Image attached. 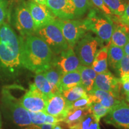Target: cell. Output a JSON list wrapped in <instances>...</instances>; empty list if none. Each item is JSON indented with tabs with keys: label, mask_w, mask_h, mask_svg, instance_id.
Here are the masks:
<instances>
[{
	"label": "cell",
	"mask_w": 129,
	"mask_h": 129,
	"mask_svg": "<svg viewBox=\"0 0 129 129\" xmlns=\"http://www.w3.org/2000/svg\"><path fill=\"white\" fill-rule=\"evenodd\" d=\"M22 46L23 37L4 22L0 26V71L6 77L14 78L23 68Z\"/></svg>",
	"instance_id": "cell-1"
},
{
	"label": "cell",
	"mask_w": 129,
	"mask_h": 129,
	"mask_svg": "<svg viewBox=\"0 0 129 129\" xmlns=\"http://www.w3.org/2000/svg\"><path fill=\"white\" fill-rule=\"evenodd\" d=\"M55 54L44 40L35 35L23 38L22 64L24 68L38 73L53 64Z\"/></svg>",
	"instance_id": "cell-2"
},
{
	"label": "cell",
	"mask_w": 129,
	"mask_h": 129,
	"mask_svg": "<svg viewBox=\"0 0 129 129\" xmlns=\"http://www.w3.org/2000/svg\"><path fill=\"white\" fill-rule=\"evenodd\" d=\"M83 22L87 30L93 32L102 42H110L114 26L110 16L93 9Z\"/></svg>",
	"instance_id": "cell-3"
},
{
	"label": "cell",
	"mask_w": 129,
	"mask_h": 129,
	"mask_svg": "<svg viewBox=\"0 0 129 129\" xmlns=\"http://www.w3.org/2000/svg\"><path fill=\"white\" fill-rule=\"evenodd\" d=\"M2 107L6 115L17 126L26 127L32 124L29 113L10 91L3 88L1 92Z\"/></svg>",
	"instance_id": "cell-4"
},
{
	"label": "cell",
	"mask_w": 129,
	"mask_h": 129,
	"mask_svg": "<svg viewBox=\"0 0 129 129\" xmlns=\"http://www.w3.org/2000/svg\"><path fill=\"white\" fill-rule=\"evenodd\" d=\"M34 35L44 40L55 55L70 47L55 20L37 29Z\"/></svg>",
	"instance_id": "cell-5"
},
{
	"label": "cell",
	"mask_w": 129,
	"mask_h": 129,
	"mask_svg": "<svg viewBox=\"0 0 129 129\" xmlns=\"http://www.w3.org/2000/svg\"><path fill=\"white\" fill-rule=\"evenodd\" d=\"M75 53L80 64L91 67L95 56L102 47V41L91 34H85L75 45Z\"/></svg>",
	"instance_id": "cell-6"
},
{
	"label": "cell",
	"mask_w": 129,
	"mask_h": 129,
	"mask_svg": "<svg viewBox=\"0 0 129 129\" xmlns=\"http://www.w3.org/2000/svg\"><path fill=\"white\" fill-rule=\"evenodd\" d=\"M55 22L60 29L69 46L71 48L75 46L87 31L83 21L72 19H56Z\"/></svg>",
	"instance_id": "cell-7"
},
{
	"label": "cell",
	"mask_w": 129,
	"mask_h": 129,
	"mask_svg": "<svg viewBox=\"0 0 129 129\" xmlns=\"http://www.w3.org/2000/svg\"><path fill=\"white\" fill-rule=\"evenodd\" d=\"M14 25L23 38L34 35L36 28L26 3H20L16 8L14 14Z\"/></svg>",
	"instance_id": "cell-8"
},
{
	"label": "cell",
	"mask_w": 129,
	"mask_h": 129,
	"mask_svg": "<svg viewBox=\"0 0 129 129\" xmlns=\"http://www.w3.org/2000/svg\"><path fill=\"white\" fill-rule=\"evenodd\" d=\"M104 121L118 129H129V105L121 101L104 117Z\"/></svg>",
	"instance_id": "cell-9"
},
{
	"label": "cell",
	"mask_w": 129,
	"mask_h": 129,
	"mask_svg": "<svg viewBox=\"0 0 129 129\" xmlns=\"http://www.w3.org/2000/svg\"><path fill=\"white\" fill-rule=\"evenodd\" d=\"M48 98L35 87L34 84L19 99L21 105L29 112H44Z\"/></svg>",
	"instance_id": "cell-10"
},
{
	"label": "cell",
	"mask_w": 129,
	"mask_h": 129,
	"mask_svg": "<svg viewBox=\"0 0 129 129\" xmlns=\"http://www.w3.org/2000/svg\"><path fill=\"white\" fill-rule=\"evenodd\" d=\"M26 5L34 22L36 30L54 22L56 19V16L46 5L38 4L32 0L28 1Z\"/></svg>",
	"instance_id": "cell-11"
},
{
	"label": "cell",
	"mask_w": 129,
	"mask_h": 129,
	"mask_svg": "<svg viewBox=\"0 0 129 129\" xmlns=\"http://www.w3.org/2000/svg\"><path fill=\"white\" fill-rule=\"evenodd\" d=\"M80 64L79 59L71 47L55 55L53 62V65L57 67L63 74L77 70Z\"/></svg>",
	"instance_id": "cell-12"
},
{
	"label": "cell",
	"mask_w": 129,
	"mask_h": 129,
	"mask_svg": "<svg viewBox=\"0 0 129 129\" xmlns=\"http://www.w3.org/2000/svg\"><path fill=\"white\" fill-rule=\"evenodd\" d=\"M70 109V103L65 99L62 93H58L48 98L44 112L56 117L61 122L66 117Z\"/></svg>",
	"instance_id": "cell-13"
},
{
	"label": "cell",
	"mask_w": 129,
	"mask_h": 129,
	"mask_svg": "<svg viewBox=\"0 0 129 129\" xmlns=\"http://www.w3.org/2000/svg\"><path fill=\"white\" fill-rule=\"evenodd\" d=\"M120 78L114 76L109 70L97 74L93 89H99L110 92L120 98Z\"/></svg>",
	"instance_id": "cell-14"
},
{
	"label": "cell",
	"mask_w": 129,
	"mask_h": 129,
	"mask_svg": "<svg viewBox=\"0 0 129 129\" xmlns=\"http://www.w3.org/2000/svg\"><path fill=\"white\" fill-rule=\"evenodd\" d=\"M46 5L59 19L68 20L75 18V9L72 0H46Z\"/></svg>",
	"instance_id": "cell-15"
},
{
	"label": "cell",
	"mask_w": 129,
	"mask_h": 129,
	"mask_svg": "<svg viewBox=\"0 0 129 129\" xmlns=\"http://www.w3.org/2000/svg\"><path fill=\"white\" fill-rule=\"evenodd\" d=\"M88 95L92 103H100L110 109L121 101L113 93L99 89H93Z\"/></svg>",
	"instance_id": "cell-16"
},
{
	"label": "cell",
	"mask_w": 129,
	"mask_h": 129,
	"mask_svg": "<svg viewBox=\"0 0 129 129\" xmlns=\"http://www.w3.org/2000/svg\"><path fill=\"white\" fill-rule=\"evenodd\" d=\"M78 70L81 79V85L87 93H90L93 88L97 73L91 67L80 64Z\"/></svg>",
	"instance_id": "cell-17"
},
{
	"label": "cell",
	"mask_w": 129,
	"mask_h": 129,
	"mask_svg": "<svg viewBox=\"0 0 129 129\" xmlns=\"http://www.w3.org/2000/svg\"><path fill=\"white\" fill-rule=\"evenodd\" d=\"M129 40V26L120 23L114 26L111 41V44L123 48Z\"/></svg>",
	"instance_id": "cell-18"
},
{
	"label": "cell",
	"mask_w": 129,
	"mask_h": 129,
	"mask_svg": "<svg viewBox=\"0 0 129 129\" xmlns=\"http://www.w3.org/2000/svg\"><path fill=\"white\" fill-rule=\"evenodd\" d=\"M81 85V79L78 70L64 74L61 78L59 89L60 93L74 87L76 85Z\"/></svg>",
	"instance_id": "cell-19"
},
{
	"label": "cell",
	"mask_w": 129,
	"mask_h": 129,
	"mask_svg": "<svg viewBox=\"0 0 129 129\" xmlns=\"http://www.w3.org/2000/svg\"><path fill=\"white\" fill-rule=\"evenodd\" d=\"M108 46L102 47L95 56L91 67L97 74L108 71Z\"/></svg>",
	"instance_id": "cell-20"
},
{
	"label": "cell",
	"mask_w": 129,
	"mask_h": 129,
	"mask_svg": "<svg viewBox=\"0 0 129 129\" xmlns=\"http://www.w3.org/2000/svg\"><path fill=\"white\" fill-rule=\"evenodd\" d=\"M88 113H90L89 107L87 108H71L63 121L67 124L69 129H73Z\"/></svg>",
	"instance_id": "cell-21"
},
{
	"label": "cell",
	"mask_w": 129,
	"mask_h": 129,
	"mask_svg": "<svg viewBox=\"0 0 129 129\" xmlns=\"http://www.w3.org/2000/svg\"><path fill=\"white\" fill-rule=\"evenodd\" d=\"M124 54L122 47L112 44L109 45L108 50V62L113 71L117 72L119 63Z\"/></svg>",
	"instance_id": "cell-22"
},
{
	"label": "cell",
	"mask_w": 129,
	"mask_h": 129,
	"mask_svg": "<svg viewBox=\"0 0 129 129\" xmlns=\"http://www.w3.org/2000/svg\"><path fill=\"white\" fill-rule=\"evenodd\" d=\"M43 74L51 84L56 94L61 93L59 89V85L61 78L63 75L62 72L57 67L52 64L50 67L43 71Z\"/></svg>",
	"instance_id": "cell-23"
},
{
	"label": "cell",
	"mask_w": 129,
	"mask_h": 129,
	"mask_svg": "<svg viewBox=\"0 0 129 129\" xmlns=\"http://www.w3.org/2000/svg\"><path fill=\"white\" fill-rule=\"evenodd\" d=\"M34 85L48 99L53 94H56L51 84L47 80L43 72L35 73Z\"/></svg>",
	"instance_id": "cell-24"
},
{
	"label": "cell",
	"mask_w": 129,
	"mask_h": 129,
	"mask_svg": "<svg viewBox=\"0 0 129 129\" xmlns=\"http://www.w3.org/2000/svg\"><path fill=\"white\" fill-rule=\"evenodd\" d=\"M29 113L32 124L40 125L43 124H56L60 122V120L56 117L49 115L45 112H29Z\"/></svg>",
	"instance_id": "cell-25"
},
{
	"label": "cell",
	"mask_w": 129,
	"mask_h": 129,
	"mask_svg": "<svg viewBox=\"0 0 129 129\" xmlns=\"http://www.w3.org/2000/svg\"><path fill=\"white\" fill-rule=\"evenodd\" d=\"M63 96L69 103H72L80 98L87 97L88 93L85 91L82 85H78L62 92Z\"/></svg>",
	"instance_id": "cell-26"
},
{
	"label": "cell",
	"mask_w": 129,
	"mask_h": 129,
	"mask_svg": "<svg viewBox=\"0 0 129 129\" xmlns=\"http://www.w3.org/2000/svg\"><path fill=\"white\" fill-rule=\"evenodd\" d=\"M99 122L91 113H88L73 129H101Z\"/></svg>",
	"instance_id": "cell-27"
},
{
	"label": "cell",
	"mask_w": 129,
	"mask_h": 129,
	"mask_svg": "<svg viewBox=\"0 0 129 129\" xmlns=\"http://www.w3.org/2000/svg\"><path fill=\"white\" fill-rule=\"evenodd\" d=\"M104 1L113 15L120 17L123 14L126 4L122 0H104Z\"/></svg>",
	"instance_id": "cell-28"
},
{
	"label": "cell",
	"mask_w": 129,
	"mask_h": 129,
	"mask_svg": "<svg viewBox=\"0 0 129 129\" xmlns=\"http://www.w3.org/2000/svg\"><path fill=\"white\" fill-rule=\"evenodd\" d=\"M90 112L98 122L102 118L105 117L109 112L110 109L105 107L98 102H93L89 106Z\"/></svg>",
	"instance_id": "cell-29"
},
{
	"label": "cell",
	"mask_w": 129,
	"mask_h": 129,
	"mask_svg": "<svg viewBox=\"0 0 129 129\" xmlns=\"http://www.w3.org/2000/svg\"><path fill=\"white\" fill-rule=\"evenodd\" d=\"M75 9V18L81 17L92 5L91 0H72Z\"/></svg>",
	"instance_id": "cell-30"
},
{
	"label": "cell",
	"mask_w": 129,
	"mask_h": 129,
	"mask_svg": "<svg viewBox=\"0 0 129 129\" xmlns=\"http://www.w3.org/2000/svg\"><path fill=\"white\" fill-rule=\"evenodd\" d=\"M116 72L119 75L120 78L124 75H129V55H124L119 63Z\"/></svg>",
	"instance_id": "cell-31"
},
{
	"label": "cell",
	"mask_w": 129,
	"mask_h": 129,
	"mask_svg": "<svg viewBox=\"0 0 129 129\" xmlns=\"http://www.w3.org/2000/svg\"><path fill=\"white\" fill-rule=\"evenodd\" d=\"M92 104L91 100L90 99L88 95L87 97L80 98L74 102L71 103V108H87Z\"/></svg>",
	"instance_id": "cell-32"
},
{
	"label": "cell",
	"mask_w": 129,
	"mask_h": 129,
	"mask_svg": "<svg viewBox=\"0 0 129 129\" xmlns=\"http://www.w3.org/2000/svg\"><path fill=\"white\" fill-rule=\"evenodd\" d=\"M8 3L7 0H0V26L3 25L7 18Z\"/></svg>",
	"instance_id": "cell-33"
},
{
	"label": "cell",
	"mask_w": 129,
	"mask_h": 129,
	"mask_svg": "<svg viewBox=\"0 0 129 129\" xmlns=\"http://www.w3.org/2000/svg\"><path fill=\"white\" fill-rule=\"evenodd\" d=\"M91 1L93 5L96 6L97 8H98L101 12H102L105 14H107L108 16L112 15L110 10L105 4L104 0H91Z\"/></svg>",
	"instance_id": "cell-34"
},
{
	"label": "cell",
	"mask_w": 129,
	"mask_h": 129,
	"mask_svg": "<svg viewBox=\"0 0 129 129\" xmlns=\"http://www.w3.org/2000/svg\"><path fill=\"white\" fill-rule=\"evenodd\" d=\"M118 19L120 23L129 26V2L126 4L123 14L120 17H118Z\"/></svg>",
	"instance_id": "cell-35"
},
{
	"label": "cell",
	"mask_w": 129,
	"mask_h": 129,
	"mask_svg": "<svg viewBox=\"0 0 129 129\" xmlns=\"http://www.w3.org/2000/svg\"><path fill=\"white\" fill-rule=\"evenodd\" d=\"M121 87L125 93H129V75H124L120 78Z\"/></svg>",
	"instance_id": "cell-36"
},
{
	"label": "cell",
	"mask_w": 129,
	"mask_h": 129,
	"mask_svg": "<svg viewBox=\"0 0 129 129\" xmlns=\"http://www.w3.org/2000/svg\"><path fill=\"white\" fill-rule=\"evenodd\" d=\"M54 125V124H43L40 125L32 124L24 127L23 129H53Z\"/></svg>",
	"instance_id": "cell-37"
},
{
	"label": "cell",
	"mask_w": 129,
	"mask_h": 129,
	"mask_svg": "<svg viewBox=\"0 0 129 129\" xmlns=\"http://www.w3.org/2000/svg\"><path fill=\"white\" fill-rule=\"evenodd\" d=\"M123 50H124V51L125 54L129 55V40L127 43V44H125L124 47H123Z\"/></svg>",
	"instance_id": "cell-38"
},
{
	"label": "cell",
	"mask_w": 129,
	"mask_h": 129,
	"mask_svg": "<svg viewBox=\"0 0 129 129\" xmlns=\"http://www.w3.org/2000/svg\"><path fill=\"white\" fill-rule=\"evenodd\" d=\"M32 1H35L38 4H41L43 5H46V0H32Z\"/></svg>",
	"instance_id": "cell-39"
},
{
	"label": "cell",
	"mask_w": 129,
	"mask_h": 129,
	"mask_svg": "<svg viewBox=\"0 0 129 129\" xmlns=\"http://www.w3.org/2000/svg\"><path fill=\"white\" fill-rule=\"evenodd\" d=\"M53 129H63L62 127L60 126V125H59L58 124H54V127H53Z\"/></svg>",
	"instance_id": "cell-40"
},
{
	"label": "cell",
	"mask_w": 129,
	"mask_h": 129,
	"mask_svg": "<svg viewBox=\"0 0 129 129\" xmlns=\"http://www.w3.org/2000/svg\"><path fill=\"white\" fill-rule=\"evenodd\" d=\"M125 98H126V101L129 105V93H125Z\"/></svg>",
	"instance_id": "cell-41"
},
{
	"label": "cell",
	"mask_w": 129,
	"mask_h": 129,
	"mask_svg": "<svg viewBox=\"0 0 129 129\" xmlns=\"http://www.w3.org/2000/svg\"><path fill=\"white\" fill-rule=\"evenodd\" d=\"M2 128V119H1V115L0 112V129Z\"/></svg>",
	"instance_id": "cell-42"
}]
</instances>
